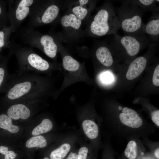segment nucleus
Segmentation results:
<instances>
[{"label":"nucleus","mask_w":159,"mask_h":159,"mask_svg":"<svg viewBox=\"0 0 159 159\" xmlns=\"http://www.w3.org/2000/svg\"><path fill=\"white\" fill-rule=\"evenodd\" d=\"M150 39L145 37L128 35L113 34L111 45L112 49L132 58L136 56L142 49L148 46Z\"/></svg>","instance_id":"nucleus-4"},{"label":"nucleus","mask_w":159,"mask_h":159,"mask_svg":"<svg viewBox=\"0 0 159 159\" xmlns=\"http://www.w3.org/2000/svg\"><path fill=\"white\" fill-rule=\"evenodd\" d=\"M88 1L87 0H80L79 2L80 4V5L83 6L84 4H87Z\"/></svg>","instance_id":"nucleus-33"},{"label":"nucleus","mask_w":159,"mask_h":159,"mask_svg":"<svg viewBox=\"0 0 159 159\" xmlns=\"http://www.w3.org/2000/svg\"><path fill=\"white\" fill-rule=\"evenodd\" d=\"M0 26H1V25H0Z\"/></svg>","instance_id":"nucleus-36"},{"label":"nucleus","mask_w":159,"mask_h":159,"mask_svg":"<svg viewBox=\"0 0 159 159\" xmlns=\"http://www.w3.org/2000/svg\"><path fill=\"white\" fill-rule=\"evenodd\" d=\"M5 73L4 69L2 67H0V87L4 81Z\"/></svg>","instance_id":"nucleus-29"},{"label":"nucleus","mask_w":159,"mask_h":159,"mask_svg":"<svg viewBox=\"0 0 159 159\" xmlns=\"http://www.w3.org/2000/svg\"><path fill=\"white\" fill-rule=\"evenodd\" d=\"M42 90L40 79L37 74L19 72L13 76L6 96L11 101L37 98Z\"/></svg>","instance_id":"nucleus-2"},{"label":"nucleus","mask_w":159,"mask_h":159,"mask_svg":"<svg viewBox=\"0 0 159 159\" xmlns=\"http://www.w3.org/2000/svg\"><path fill=\"white\" fill-rule=\"evenodd\" d=\"M61 24L64 27L71 26L76 29H78L81 24L80 20L77 19L73 14L64 16L61 19Z\"/></svg>","instance_id":"nucleus-20"},{"label":"nucleus","mask_w":159,"mask_h":159,"mask_svg":"<svg viewBox=\"0 0 159 159\" xmlns=\"http://www.w3.org/2000/svg\"><path fill=\"white\" fill-rule=\"evenodd\" d=\"M7 114L8 116L13 120H25L29 117L31 111L26 105L19 103L11 105L8 110Z\"/></svg>","instance_id":"nucleus-9"},{"label":"nucleus","mask_w":159,"mask_h":159,"mask_svg":"<svg viewBox=\"0 0 159 159\" xmlns=\"http://www.w3.org/2000/svg\"><path fill=\"white\" fill-rule=\"evenodd\" d=\"M153 84L155 86H159V64H158L155 67L152 79Z\"/></svg>","instance_id":"nucleus-25"},{"label":"nucleus","mask_w":159,"mask_h":159,"mask_svg":"<svg viewBox=\"0 0 159 159\" xmlns=\"http://www.w3.org/2000/svg\"><path fill=\"white\" fill-rule=\"evenodd\" d=\"M137 139H131L128 142L124 151L127 159H137L140 151V145Z\"/></svg>","instance_id":"nucleus-12"},{"label":"nucleus","mask_w":159,"mask_h":159,"mask_svg":"<svg viewBox=\"0 0 159 159\" xmlns=\"http://www.w3.org/2000/svg\"><path fill=\"white\" fill-rule=\"evenodd\" d=\"M154 154L155 156L157 159L159 158V148L158 147L156 148L154 152Z\"/></svg>","instance_id":"nucleus-32"},{"label":"nucleus","mask_w":159,"mask_h":159,"mask_svg":"<svg viewBox=\"0 0 159 159\" xmlns=\"http://www.w3.org/2000/svg\"><path fill=\"white\" fill-rule=\"evenodd\" d=\"M129 1L144 11L152 12L159 8V6L156 5V3L159 2L158 0H133Z\"/></svg>","instance_id":"nucleus-15"},{"label":"nucleus","mask_w":159,"mask_h":159,"mask_svg":"<svg viewBox=\"0 0 159 159\" xmlns=\"http://www.w3.org/2000/svg\"><path fill=\"white\" fill-rule=\"evenodd\" d=\"M95 55L99 62L104 66L110 67L114 63L113 57L109 48L101 46L96 50Z\"/></svg>","instance_id":"nucleus-10"},{"label":"nucleus","mask_w":159,"mask_h":159,"mask_svg":"<svg viewBox=\"0 0 159 159\" xmlns=\"http://www.w3.org/2000/svg\"><path fill=\"white\" fill-rule=\"evenodd\" d=\"M0 127L14 133L17 132L19 130L18 126L12 124V119L4 114L0 115Z\"/></svg>","instance_id":"nucleus-18"},{"label":"nucleus","mask_w":159,"mask_h":159,"mask_svg":"<svg viewBox=\"0 0 159 159\" xmlns=\"http://www.w3.org/2000/svg\"><path fill=\"white\" fill-rule=\"evenodd\" d=\"M71 148L69 143L63 144L50 153L49 158L50 159H64L69 152Z\"/></svg>","instance_id":"nucleus-16"},{"label":"nucleus","mask_w":159,"mask_h":159,"mask_svg":"<svg viewBox=\"0 0 159 159\" xmlns=\"http://www.w3.org/2000/svg\"><path fill=\"white\" fill-rule=\"evenodd\" d=\"M147 57L141 56L134 59L130 64L126 77L129 80H134L144 71L148 63Z\"/></svg>","instance_id":"nucleus-8"},{"label":"nucleus","mask_w":159,"mask_h":159,"mask_svg":"<svg viewBox=\"0 0 159 159\" xmlns=\"http://www.w3.org/2000/svg\"><path fill=\"white\" fill-rule=\"evenodd\" d=\"M62 62L64 68L67 70L74 71L79 68V62L70 56H65L63 59Z\"/></svg>","instance_id":"nucleus-22"},{"label":"nucleus","mask_w":159,"mask_h":159,"mask_svg":"<svg viewBox=\"0 0 159 159\" xmlns=\"http://www.w3.org/2000/svg\"><path fill=\"white\" fill-rule=\"evenodd\" d=\"M145 34L148 35L153 42L158 44L159 38V8L152 12L144 27Z\"/></svg>","instance_id":"nucleus-7"},{"label":"nucleus","mask_w":159,"mask_h":159,"mask_svg":"<svg viewBox=\"0 0 159 159\" xmlns=\"http://www.w3.org/2000/svg\"><path fill=\"white\" fill-rule=\"evenodd\" d=\"M59 9L56 5H52L49 6L45 11L42 17V22L45 24L52 22L57 17Z\"/></svg>","instance_id":"nucleus-17"},{"label":"nucleus","mask_w":159,"mask_h":159,"mask_svg":"<svg viewBox=\"0 0 159 159\" xmlns=\"http://www.w3.org/2000/svg\"><path fill=\"white\" fill-rule=\"evenodd\" d=\"M21 65V71L31 70L42 72L48 70L49 67L48 62L38 55L34 53L29 54L24 59Z\"/></svg>","instance_id":"nucleus-6"},{"label":"nucleus","mask_w":159,"mask_h":159,"mask_svg":"<svg viewBox=\"0 0 159 159\" xmlns=\"http://www.w3.org/2000/svg\"><path fill=\"white\" fill-rule=\"evenodd\" d=\"M0 153L4 155V159H15L17 155V153L12 150H9L6 146H0Z\"/></svg>","instance_id":"nucleus-23"},{"label":"nucleus","mask_w":159,"mask_h":159,"mask_svg":"<svg viewBox=\"0 0 159 159\" xmlns=\"http://www.w3.org/2000/svg\"><path fill=\"white\" fill-rule=\"evenodd\" d=\"M3 10L1 6V5H0V16L3 13Z\"/></svg>","instance_id":"nucleus-34"},{"label":"nucleus","mask_w":159,"mask_h":159,"mask_svg":"<svg viewBox=\"0 0 159 159\" xmlns=\"http://www.w3.org/2000/svg\"><path fill=\"white\" fill-rule=\"evenodd\" d=\"M64 159H78L77 154L76 152H71Z\"/></svg>","instance_id":"nucleus-30"},{"label":"nucleus","mask_w":159,"mask_h":159,"mask_svg":"<svg viewBox=\"0 0 159 159\" xmlns=\"http://www.w3.org/2000/svg\"><path fill=\"white\" fill-rule=\"evenodd\" d=\"M117 122L118 126L122 127V129L132 132H140L139 130L143 129L145 125V122L137 112L126 107L122 109L119 115Z\"/></svg>","instance_id":"nucleus-5"},{"label":"nucleus","mask_w":159,"mask_h":159,"mask_svg":"<svg viewBox=\"0 0 159 159\" xmlns=\"http://www.w3.org/2000/svg\"><path fill=\"white\" fill-rule=\"evenodd\" d=\"M151 119L153 122L158 127H159V110H155L151 114Z\"/></svg>","instance_id":"nucleus-26"},{"label":"nucleus","mask_w":159,"mask_h":159,"mask_svg":"<svg viewBox=\"0 0 159 159\" xmlns=\"http://www.w3.org/2000/svg\"><path fill=\"white\" fill-rule=\"evenodd\" d=\"M43 159H50L48 157H45Z\"/></svg>","instance_id":"nucleus-35"},{"label":"nucleus","mask_w":159,"mask_h":159,"mask_svg":"<svg viewBox=\"0 0 159 159\" xmlns=\"http://www.w3.org/2000/svg\"><path fill=\"white\" fill-rule=\"evenodd\" d=\"M53 127V124L48 119H43L41 122L34 128L32 132V135L34 136L48 132Z\"/></svg>","instance_id":"nucleus-19"},{"label":"nucleus","mask_w":159,"mask_h":159,"mask_svg":"<svg viewBox=\"0 0 159 159\" xmlns=\"http://www.w3.org/2000/svg\"><path fill=\"white\" fill-rule=\"evenodd\" d=\"M113 153H108L107 155H105L103 157V159H114Z\"/></svg>","instance_id":"nucleus-31"},{"label":"nucleus","mask_w":159,"mask_h":159,"mask_svg":"<svg viewBox=\"0 0 159 159\" xmlns=\"http://www.w3.org/2000/svg\"><path fill=\"white\" fill-rule=\"evenodd\" d=\"M32 0H22L19 3L15 12L17 19L22 20L28 15L30 10L29 6L33 3Z\"/></svg>","instance_id":"nucleus-14"},{"label":"nucleus","mask_w":159,"mask_h":159,"mask_svg":"<svg viewBox=\"0 0 159 159\" xmlns=\"http://www.w3.org/2000/svg\"><path fill=\"white\" fill-rule=\"evenodd\" d=\"M72 12L77 18L81 20L85 18L87 13V10L82 6L80 5L74 7Z\"/></svg>","instance_id":"nucleus-24"},{"label":"nucleus","mask_w":159,"mask_h":159,"mask_svg":"<svg viewBox=\"0 0 159 159\" xmlns=\"http://www.w3.org/2000/svg\"><path fill=\"white\" fill-rule=\"evenodd\" d=\"M82 128L84 133L88 138L94 139L98 137L99 132L98 127L93 120H84L82 123Z\"/></svg>","instance_id":"nucleus-13"},{"label":"nucleus","mask_w":159,"mask_h":159,"mask_svg":"<svg viewBox=\"0 0 159 159\" xmlns=\"http://www.w3.org/2000/svg\"><path fill=\"white\" fill-rule=\"evenodd\" d=\"M47 145V142L44 137L41 135L33 136L28 140L26 146L28 148L34 147L44 148Z\"/></svg>","instance_id":"nucleus-21"},{"label":"nucleus","mask_w":159,"mask_h":159,"mask_svg":"<svg viewBox=\"0 0 159 159\" xmlns=\"http://www.w3.org/2000/svg\"><path fill=\"white\" fill-rule=\"evenodd\" d=\"M120 28L115 8L111 3H107L105 7L98 10L90 26L91 32L98 36L113 35Z\"/></svg>","instance_id":"nucleus-3"},{"label":"nucleus","mask_w":159,"mask_h":159,"mask_svg":"<svg viewBox=\"0 0 159 159\" xmlns=\"http://www.w3.org/2000/svg\"><path fill=\"white\" fill-rule=\"evenodd\" d=\"M40 42L45 54L49 57H54L57 54V46L52 37L48 35H44L41 37Z\"/></svg>","instance_id":"nucleus-11"},{"label":"nucleus","mask_w":159,"mask_h":159,"mask_svg":"<svg viewBox=\"0 0 159 159\" xmlns=\"http://www.w3.org/2000/svg\"><path fill=\"white\" fill-rule=\"evenodd\" d=\"M101 79L104 83H108L111 81L112 77L110 73L108 72H105L102 75Z\"/></svg>","instance_id":"nucleus-28"},{"label":"nucleus","mask_w":159,"mask_h":159,"mask_svg":"<svg viewBox=\"0 0 159 159\" xmlns=\"http://www.w3.org/2000/svg\"><path fill=\"white\" fill-rule=\"evenodd\" d=\"M6 31L4 29L0 31V50L4 47L6 43Z\"/></svg>","instance_id":"nucleus-27"},{"label":"nucleus","mask_w":159,"mask_h":159,"mask_svg":"<svg viewBox=\"0 0 159 159\" xmlns=\"http://www.w3.org/2000/svg\"><path fill=\"white\" fill-rule=\"evenodd\" d=\"M120 1L121 6L115 9L124 35L146 37L142 22L144 11L129 0Z\"/></svg>","instance_id":"nucleus-1"}]
</instances>
